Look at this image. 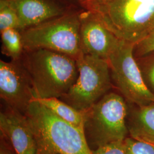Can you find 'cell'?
<instances>
[{
    "instance_id": "8",
    "label": "cell",
    "mask_w": 154,
    "mask_h": 154,
    "mask_svg": "<svg viewBox=\"0 0 154 154\" xmlns=\"http://www.w3.org/2000/svg\"><path fill=\"white\" fill-rule=\"evenodd\" d=\"M20 61H0V96L8 106L25 114L35 97L30 78Z\"/></svg>"
},
{
    "instance_id": "10",
    "label": "cell",
    "mask_w": 154,
    "mask_h": 154,
    "mask_svg": "<svg viewBox=\"0 0 154 154\" xmlns=\"http://www.w3.org/2000/svg\"><path fill=\"white\" fill-rule=\"evenodd\" d=\"M0 130L15 154H38L37 138L25 114L8 106L0 114Z\"/></svg>"
},
{
    "instance_id": "13",
    "label": "cell",
    "mask_w": 154,
    "mask_h": 154,
    "mask_svg": "<svg viewBox=\"0 0 154 154\" xmlns=\"http://www.w3.org/2000/svg\"><path fill=\"white\" fill-rule=\"evenodd\" d=\"M35 99L38 100L63 121L83 131L84 116L83 112L77 110L60 98Z\"/></svg>"
},
{
    "instance_id": "18",
    "label": "cell",
    "mask_w": 154,
    "mask_h": 154,
    "mask_svg": "<svg viewBox=\"0 0 154 154\" xmlns=\"http://www.w3.org/2000/svg\"><path fill=\"white\" fill-rule=\"evenodd\" d=\"M154 53V28L143 38L134 45V55L135 58Z\"/></svg>"
},
{
    "instance_id": "20",
    "label": "cell",
    "mask_w": 154,
    "mask_h": 154,
    "mask_svg": "<svg viewBox=\"0 0 154 154\" xmlns=\"http://www.w3.org/2000/svg\"><path fill=\"white\" fill-rule=\"evenodd\" d=\"M105 0H79L80 4L86 10L93 11Z\"/></svg>"
},
{
    "instance_id": "5",
    "label": "cell",
    "mask_w": 154,
    "mask_h": 154,
    "mask_svg": "<svg viewBox=\"0 0 154 154\" xmlns=\"http://www.w3.org/2000/svg\"><path fill=\"white\" fill-rule=\"evenodd\" d=\"M79 13L63 14L21 30L25 50L45 49L76 59L81 53Z\"/></svg>"
},
{
    "instance_id": "19",
    "label": "cell",
    "mask_w": 154,
    "mask_h": 154,
    "mask_svg": "<svg viewBox=\"0 0 154 154\" xmlns=\"http://www.w3.org/2000/svg\"><path fill=\"white\" fill-rule=\"evenodd\" d=\"M93 154H127L124 140L107 143L92 150Z\"/></svg>"
},
{
    "instance_id": "9",
    "label": "cell",
    "mask_w": 154,
    "mask_h": 154,
    "mask_svg": "<svg viewBox=\"0 0 154 154\" xmlns=\"http://www.w3.org/2000/svg\"><path fill=\"white\" fill-rule=\"evenodd\" d=\"M80 48L86 55L109 61L122 42L93 11L79 13Z\"/></svg>"
},
{
    "instance_id": "3",
    "label": "cell",
    "mask_w": 154,
    "mask_h": 154,
    "mask_svg": "<svg viewBox=\"0 0 154 154\" xmlns=\"http://www.w3.org/2000/svg\"><path fill=\"white\" fill-rule=\"evenodd\" d=\"M91 11L118 38L134 44L154 28V0H105Z\"/></svg>"
},
{
    "instance_id": "22",
    "label": "cell",
    "mask_w": 154,
    "mask_h": 154,
    "mask_svg": "<svg viewBox=\"0 0 154 154\" xmlns=\"http://www.w3.org/2000/svg\"><path fill=\"white\" fill-rule=\"evenodd\" d=\"M38 154H60L45 146L38 144Z\"/></svg>"
},
{
    "instance_id": "16",
    "label": "cell",
    "mask_w": 154,
    "mask_h": 154,
    "mask_svg": "<svg viewBox=\"0 0 154 154\" xmlns=\"http://www.w3.org/2000/svg\"><path fill=\"white\" fill-rule=\"evenodd\" d=\"M143 79L149 90L154 94V53L136 58Z\"/></svg>"
},
{
    "instance_id": "14",
    "label": "cell",
    "mask_w": 154,
    "mask_h": 154,
    "mask_svg": "<svg viewBox=\"0 0 154 154\" xmlns=\"http://www.w3.org/2000/svg\"><path fill=\"white\" fill-rule=\"evenodd\" d=\"M2 53L12 61H19L25 51L21 31L17 29H8L1 32Z\"/></svg>"
},
{
    "instance_id": "7",
    "label": "cell",
    "mask_w": 154,
    "mask_h": 154,
    "mask_svg": "<svg viewBox=\"0 0 154 154\" xmlns=\"http://www.w3.org/2000/svg\"><path fill=\"white\" fill-rule=\"evenodd\" d=\"M134 44L122 41L109 60L112 82L128 104L143 106L154 103V94L143 79L134 55Z\"/></svg>"
},
{
    "instance_id": "6",
    "label": "cell",
    "mask_w": 154,
    "mask_h": 154,
    "mask_svg": "<svg viewBox=\"0 0 154 154\" xmlns=\"http://www.w3.org/2000/svg\"><path fill=\"white\" fill-rule=\"evenodd\" d=\"M75 60L78 70L77 79L67 93L60 99L84 112L111 88L110 65L106 60L82 52Z\"/></svg>"
},
{
    "instance_id": "21",
    "label": "cell",
    "mask_w": 154,
    "mask_h": 154,
    "mask_svg": "<svg viewBox=\"0 0 154 154\" xmlns=\"http://www.w3.org/2000/svg\"><path fill=\"white\" fill-rule=\"evenodd\" d=\"M5 140L3 138V140H1V149L0 154H14V151L13 149H11V147L4 141Z\"/></svg>"
},
{
    "instance_id": "11",
    "label": "cell",
    "mask_w": 154,
    "mask_h": 154,
    "mask_svg": "<svg viewBox=\"0 0 154 154\" xmlns=\"http://www.w3.org/2000/svg\"><path fill=\"white\" fill-rule=\"evenodd\" d=\"M16 9L21 30L38 25L65 13L49 0H11Z\"/></svg>"
},
{
    "instance_id": "15",
    "label": "cell",
    "mask_w": 154,
    "mask_h": 154,
    "mask_svg": "<svg viewBox=\"0 0 154 154\" xmlns=\"http://www.w3.org/2000/svg\"><path fill=\"white\" fill-rule=\"evenodd\" d=\"M8 29L21 31L20 18L11 0H0V31Z\"/></svg>"
},
{
    "instance_id": "4",
    "label": "cell",
    "mask_w": 154,
    "mask_h": 154,
    "mask_svg": "<svg viewBox=\"0 0 154 154\" xmlns=\"http://www.w3.org/2000/svg\"><path fill=\"white\" fill-rule=\"evenodd\" d=\"M128 106L120 94L109 92L83 112V131L91 150L129 136L127 126Z\"/></svg>"
},
{
    "instance_id": "2",
    "label": "cell",
    "mask_w": 154,
    "mask_h": 154,
    "mask_svg": "<svg viewBox=\"0 0 154 154\" xmlns=\"http://www.w3.org/2000/svg\"><path fill=\"white\" fill-rule=\"evenodd\" d=\"M25 115L38 144L60 154H93L82 130L63 121L37 99Z\"/></svg>"
},
{
    "instance_id": "17",
    "label": "cell",
    "mask_w": 154,
    "mask_h": 154,
    "mask_svg": "<svg viewBox=\"0 0 154 154\" xmlns=\"http://www.w3.org/2000/svg\"><path fill=\"white\" fill-rule=\"evenodd\" d=\"M127 154H154V147L150 143L128 137L125 139Z\"/></svg>"
},
{
    "instance_id": "12",
    "label": "cell",
    "mask_w": 154,
    "mask_h": 154,
    "mask_svg": "<svg viewBox=\"0 0 154 154\" xmlns=\"http://www.w3.org/2000/svg\"><path fill=\"white\" fill-rule=\"evenodd\" d=\"M127 126L129 136L146 142L154 141V103L143 106L128 104Z\"/></svg>"
},
{
    "instance_id": "1",
    "label": "cell",
    "mask_w": 154,
    "mask_h": 154,
    "mask_svg": "<svg viewBox=\"0 0 154 154\" xmlns=\"http://www.w3.org/2000/svg\"><path fill=\"white\" fill-rule=\"evenodd\" d=\"M22 56L35 99H60L77 79V61L70 56L45 49L25 50Z\"/></svg>"
}]
</instances>
